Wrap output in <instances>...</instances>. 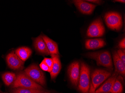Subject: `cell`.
<instances>
[{
    "mask_svg": "<svg viewBox=\"0 0 125 93\" xmlns=\"http://www.w3.org/2000/svg\"><path fill=\"white\" fill-rule=\"evenodd\" d=\"M85 56L95 60L98 66H104L110 70L114 69L111 56L108 51L89 52L87 53Z\"/></svg>",
    "mask_w": 125,
    "mask_h": 93,
    "instance_id": "1",
    "label": "cell"
},
{
    "mask_svg": "<svg viewBox=\"0 0 125 93\" xmlns=\"http://www.w3.org/2000/svg\"><path fill=\"white\" fill-rule=\"evenodd\" d=\"M90 69L85 63H81L78 88L82 93H88L90 86Z\"/></svg>",
    "mask_w": 125,
    "mask_h": 93,
    "instance_id": "2",
    "label": "cell"
},
{
    "mask_svg": "<svg viewBox=\"0 0 125 93\" xmlns=\"http://www.w3.org/2000/svg\"><path fill=\"white\" fill-rule=\"evenodd\" d=\"M11 88H23L38 90H44L42 86L36 83L29 78L24 72H21L17 75V78Z\"/></svg>",
    "mask_w": 125,
    "mask_h": 93,
    "instance_id": "3",
    "label": "cell"
},
{
    "mask_svg": "<svg viewBox=\"0 0 125 93\" xmlns=\"http://www.w3.org/2000/svg\"><path fill=\"white\" fill-rule=\"evenodd\" d=\"M26 75L36 83L41 86H45L46 80L45 75L42 70L36 64H32L24 71Z\"/></svg>",
    "mask_w": 125,
    "mask_h": 93,
    "instance_id": "4",
    "label": "cell"
},
{
    "mask_svg": "<svg viewBox=\"0 0 125 93\" xmlns=\"http://www.w3.org/2000/svg\"><path fill=\"white\" fill-rule=\"evenodd\" d=\"M107 26L113 30L119 31L123 26L122 17L120 14L116 12H109L104 15Z\"/></svg>",
    "mask_w": 125,
    "mask_h": 93,
    "instance_id": "5",
    "label": "cell"
},
{
    "mask_svg": "<svg viewBox=\"0 0 125 93\" xmlns=\"http://www.w3.org/2000/svg\"><path fill=\"white\" fill-rule=\"evenodd\" d=\"M111 75L110 71L104 69H95L93 70L91 75L92 84L96 90Z\"/></svg>",
    "mask_w": 125,
    "mask_h": 93,
    "instance_id": "6",
    "label": "cell"
},
{
    "mask_svg": "<svg viewBox=\"0 0 125 93\" xmlns=\"http://www.w3.org/2000/svg\"><path fill=\"white\" fill-rule=\"evenodd\" d=\"M105 31L103 21L99 18L95 19L90 24L87 30L86 34L88 37H99L103 36Z\"/></svg>",
    "mask_w": 125,
    "mask_h": 93,
    "instance_id": "7",
    "label": "cell"
},
{
    "mask_svg": "<svg viewBox=\"0 0 125 93\" xmlns=\"http://www.w3.org/2000/svg\"><path fill=\"white\" fill-rule=\"evenodd\" d=\"M68 75L72 84L75 86H78L80 73V64L78 61H74L68 68Z\"/></svg>",
    "mask_w": 125,
    "mask_h": 93,
    "instance_id": "8",
    "label": "cell"
},
{
    "mask_svg": "<svg viewBox=\"0 0 125 93\" xmlns=\"http://www.w3.org/2000/svg\"><path fill=\"white\" fill-rule=\"evenodd\" d=\"M80 12L85 15H91L93 13L96 5L90 3L85 0H75L72 1Z\"/></svg>",
    "mask_w": 125,
    "mask_h": 93,
    "instance_id": "9",
    "label": "cell"
},
{
    "mask_svg": "<svg viewBox=\"0 0 125 93\" xmlns=\"http://www.w3.org/2000/svg\"><path fill=\"white\" fill-rule=\"evenodd\" d=\"M6 61L8 67L14 70L20 69L24 64V62L22 61L14 52H12L7 55Z\"/></svg>",
    "mask_w": 125,
    "mask_h": 93,
    "instance_id": "10",
    "label": "cell"
},
{
    "mask_svg": "<svg viewBox=\"0 0 125 93\" xmlns=\"http://www.w3.org/2000/svg\"><path fill=\"white\" fill-rule=\"evenodd\" d=\"M118 75V73L114 72L99 88L95 90V93L110 92L112 89L113 85L114 84L115 80Z\"/></svg>",
    "mask_w": 125,
    "mask_h": 93,
    "instance_id": "11",
    "label": "cell"
},
{
    "mask_svg": "<svg viewBox=\"0 0 125 93\" xmlns=\"http://www.w3.org/2000/svg\"><path fill=\"white\" fill-rule=\"evenodd\" d=\"M113 61L115 67V72L125 77V64L124 63L120 58L119 57L116 51H114L112 53Z\"/></svg>",
    "mask_w": 125,
    "mask_h": 93,
    "instance_id": "12",
    "label": "cell"
},
{
    "mask_svg": "<svg viewBox=\"0 0 125 93\" xmlns=\"http://www.w3.org/2000/svg\"><path fill=\"white\" fill-rule=\"evenodd\" d=\"M33 45L35 49L40 53L47 56L50 55L42 35H39L35 38L34 40Z\"/></svg>",
    "mask_w": 125,
    "mask_h": 93,
    "instance_id": "13",
    "label": "cell"
},
{
    "mask_svg": "<svg viewBox=\"0 0 125 93\" xmlns=\"http://www.w3.org/2000/svg\"><path fill=\"white\" fill-rule=\"evenodd\" d=\"M106 45L104 40L102 38L90 39L85 42V47L87 50H93L104 47Z\"/></svg>",
    "mask_w": 125,
    "mask_h": 93,
    "instance_id": "14",
    "label": "cell"
},
{
    "mask_svg": "<svg viewBox=\"0 0 125 93\" xmlns=\"http://www.w3.org/2000/svg\"><path fill=\"white\" fill-rule=\"evenodd\" d=\"M53 61V65L52 70L50 74L51 78L53 80L55 79L60 72L62 68L60 56L57 54H50Z\"/></svg>",
    "mask_w": 125,
    "mask_h": 93,
    "instance_id": "15",
    "label": "cell"
},
{
    "mask_svg": "<svg viewBox=\"0 0 125 93\" xmlns=\"http://www.w3.org/2000/svg\"><path fill=\"white\" fill-rule=\"evenodd\" d=\"M42 36L50 54L59 55V53L57 43L45 35H43Z\"/></svg>",
    "mask_w": 125,
    "mask_h": 93,
    "instance_id": "16",
    "label": "cell"
},
{
    "mask_svg": "<svg viewBox=\"0 0 125 93\" xmlns=\"http://www.w3.org/2000/svg\"><path fill=\"white\" fill-rule=\"evenodd\" d=\"M15 53L22 61L24 62L31 56L32 51L29 47H22L16 50Z\"/></svg>",
    "mask_w": 125,
    "mask_h": 93,
    "instance_id": "17",
    "label": "cell"
},
{
    "mask_svg": "<svg viewBox=\"0 0 125 93\" xmlns=\"http://www.w3.org/2000/svg\"><path fill=\"white\" fill-rule=\"evenodd\" d=\"M2 78L5 85L9 86L14 82L17 78V75L13 72H6L2 74Z\"/></svg>",
    "mask_w": 125,
    "mask_h": 93,
    "instance_id": "18",
    "label": "cell"
},
{
    "mask_svg": "<svg viewBox=\"0 0 125 93\" xmlns=\"http://www.w3.org/2000/svg\"><path fill=\"white\" fill-rule=\"evenodd\" d=\"M122 78L121 76H118L110 92L111 93H123V88L121 81Z\"/></svg>",
    "mask_w": 125,
    "mask_h": 93,
    "instance_id": "19",
    "label": "cell"
},
{
    "mask_svg": "<svg viewBox=\"0 0 125 93\" xmlns=\"http://www.w3.org/2000/svg\"><path fill=\"white\" fill-rule=\"evenodd\" d=\"M44 92H45L44 90L23 88H12L10 91V93H42Z\"/></svg>",
    "mask_w": 125,
    "mask_h": 93,
    "instance_id": "20",
    "label": "cell"
},
{
    "mask_svg": "<svg viewBox=\"0 0 125 93\" xmlns=\"http://www.w3.org/2000/svg\"><path fill=\"white\" fill-rule=\"evenodd\" d=\"M43 61L48 66L49 68V73L51 72L52 70L53 65V61L52 59V58H45Z\"/></svg>",
    "mask_w": 125,
    "mask_h": 93,
    "instance_id": "21",
    "label": "cell"
},
{
    "mask_svg": "<svg viewBox=\"0 0 125 93\" xmlns=\"http://www.w3.org/2000/svg\"><path fill=\"white\" fill-rule=\"evenodd\" d=\"M117 54L121 60L125 64V49L118 50L117 51Z\"/></svg>",
    "mask_w": 125,
    "mask_h": 93,
    "instance_id": "22",
    "label": "cell"
},
{
    "mask_svg": "<svg viewBox=\"0 0 125 93\" xmlns=\"http://www.w3.org/2000/svg\"><path fill=\"white\" fill-rule=\"evenodd\" d=\"M39 66H40L41 69L42 70L49 72V68H48V66L47 65V64L43 61H42V62L39 65Z\"/></svg>",
    "mask_w": 125,
    "mask_h": 93,
    "instance_id": "23",
    "label": "cell"
},
{
    "mask_svg": "<svg viewBox=\"0 0 125 93\" xmlns=\"http://www.w3.org/2000/svg\"><path fill=\"white\" fill-rule=\"evenodd\" d=\"M118 47L120 49H125V37L122 39L119 42Z\"/></svg>",
    "mask_w": 125,
    "mask_h": 93,
    "instance_id": "24",
    "label": "cell"
},
{
    "mask_svg": "<svg viewBox=\"0 0 125 93\" xmlns=\"http://www.w3.org/2000/svg\"><path fill=\"white\" fill-rule=\"evenodd\" d=\"M85 1L88 2H90L93 3L95 4H97V5H101L103 2V1L99 0H85Z\"/></svg>",
    "mask_w": 125,
    "mask_h": 93,
    "instance_id": "25",
    "label": "cell"
},
{
    "mask_svg": "<svg viewBox=\"0 0 125 93\" xmlns=\"http://www.w3.org/2000/svg\"><path fill=\"white\" fill-rule=\"evenodd\" d=\"M95 91V89L94 88L92 84L90 83V89H89L88 93H96Z\"/></svg>",
    "mask_w": 125,
    "mask_h": 93,
    "instance_id": "26",
    "label": "cell"
},
{
    "mask_svg": "<svg viewBox=\"0 0 125 93\" xmlns=\"http://www.w3.org/2000/svg\"><path fill=\"white\" fill-rule=\"evenodd\" d=\"M114 2H118L121 3H125V0H114Z\"/></svg>",
    "mask_w": 125,
    "mask_h": 93,
    "instance_id": "27",
    "label": "cell"
},
{
    "mask_svg": "<svg viewBox=\"0 0 125 93\" xmlns=\"http://www.w3.org/2000/svg\"><path fill=\"white\" fill-rule=\"evenodd\" d=\"M111 93V92H99V93Z\"/></svg>",
    "mask_w": 125,
    "mask_h": 93,
    "instance_id": "28",
    "label": "cell"
},
{
    "mask_svg": "<svg viewBox=\"0 0 125 93\" xmlns=\"http://www.w3.org/2000/svg\"><path fill=\"white\" fill-rule=\"evenodd\" d=\"M42 93H51V92H44Z\"/></svg>",
    "mask_w": 125,
    "mask_h": 93,
    "instance_id": "29",
    "label": "cell"
},
{
    "mask_svg": "<svg viewBox=\"0 0 125 93\" xmlns=\"http://www.w3.org/2000/svg\"><path fill=\"white\" fill-rule=\"evenodd\" d=\"M0 93H4L3 92H2V91L0 90Z\"/></svg>",
    "mask_w": 125,
    "mask_h": 93,
    "instance_id": "30",
    "label": "cell"
}]
</instances>
